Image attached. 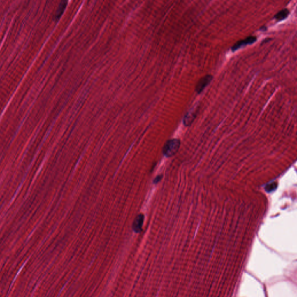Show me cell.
I'll use <instances>...</instances> for the list:
<instances>
[{
    "instance_id": "6da1fadb",
    "label": "cell",
    "mask_w": 297,
    "mask_h": 297,
    "mask_svg": "<svg viewBox=\"0 0 297 297\" xmlns=\"http://www.w3.org/2000/svg\"><path fill=\"white\" fill-rule=\"evenodd\" d=\"M180 142L178 139H173L168 140L163 147V154L168 157L175 155L178 151Z\"/></svg>"
},
{
    "instance_id": "7a4b0ae2",
    "label": "cell",
    "mask_w": 297,
    "mask_h": 297,
    "mask_svg": "<svg viewBox=\"0 0 297 297\" xmlns=\"http://www.w3.org/2000/svg\"><path fill=\"white\" fill-rule=\"evenodd\" d=\"M213 79V76L211 74H207L203 77L201 78L197 82L196 87L195 91L198 94H201L203 91L210 84V83L212 81Z\"/></svg>"
},
{
    "instance_id": "3957f363",
    "label": "cell",
    "mask_w": 297,
    "mask_h": 297,
    "mask_svg": "<svg viewBox=\"0 0 297 297\" xmlns=\"http://www.w3.org/2000/svg\"><path fill=\"white\" fill-rule=\"evenodd\" d=\"M257 40V37L255 36H249L247 38L240 40L238 42H236L233 46L232 47V51L233 52H235L238 50L240 49L241 48H242L245 46H247L248 45L252 44L254 43H255Z\"/></svg>"
},
{
    "instance_id": "277c9868",
    "label": "cell",
    "mask_w": 297,
    "mask_h": 297,
    "mask_svg": "<svg viewBox=\"0 0 297 297\" xmlns=\"http://www.w3.org/2000/svg\"><path fill=\"white\" fill-rule=\"evenodd\" d=\"M198 108L199 107L198 106H195L186 113V115L184 117L183 121L184 126H187L191 125V124L193 123L194 119H196L197 116Z\"/></svg>"
},
{
    "instance_id": "5b68a950",
    "label": "cell",
    "mask_w": 297,
    "mask_h": 297,
    "mask_svg": "<svg viewBox=\"0 0 297 297\" xmlns=\"http://www.w3.org/2000/svg\"><path fill=\"white\" fill-rule=\"evenodd\" d=\"M143 222H144V215L143 214L138 215L135 218L132 224V228L134 232H135L136 233H139L142 231Z\"/></svg>"
},
{
    "instance_id": "8992f818",
    "label": "cell",
    "mask_w": 297,
    "mask_h": 297,
    "mask_svg": "<svg viewBox=\"0 0 297 297\" xmlns=\"http://www.w3.org/2000/svg\"><path fill=\"white\" fill-rule=\"evenodd\" d=\"M290 11L287 9H283L277 12L274 16V19L277 21H282L286 19L289 15Z\"/></svg>"
},
{
    "instance_id": "52a82bcc",
    "label": "cell",
    "mask_w": 297,
    "mask_h": 297,
    "mask_svg": "<svg viewBox=\"0 0 297 297\" xmlns=\"http://www.w3.org/2000/svg\"><path fill=\"white\" fill-rule=\"evenodd\" d=\"M67 1H62L61 2V3H60L59 6L58 8V10H57V12L55 13V19L58 20L60 18V17L61 16L62 13H63L66 7V5H67Z\"/></svg>"
},
{
    "instance_id": "ba28073f",
    "label": "cell",
    "mask_w": 297,
    "mask_h": 297,
    "mask_svg": "<svg viewBox=\"0 0 297 297\" xmlns=\"http://www.w3.org/2000/svg\"><path fill=\"white\" fill-rule=\"evenodd\" d=\"M277 187V183L276 182H272L267 184L265 187V190L268 193H271L275 190Z\"/></svg>"
},
{
    "instance_id": "9c48e42d",
    "label": "cell",
    "mask_w": 297,
    "mask_h": 297,
    "mask_svg": "<svg viewBox=\"0 0 297 297\" xmlns=\"http://www.w3.org/2000/svg\"><path fill=\"white\" fill-rule=\"evenodd\" d=\"M162 177H163L162 175H159V176H157V177L155 178V179H154V183H158V182H159V181L161 179V178H162Z\"/></svg>"
},
{
    "instance_id": "30bf717a",
    "label": "cell",
    "mask_w": 297,
    "mask_h": 297,
    "mask_svg": "<svg viewBox=\"0 0 297 297\" xmlns=\"http://www.w3.org/2000/svg\"><path fill=\"white\" fill-rule=\"evenodd\" d=\"M266 29H266V27H261V29H260V30H261V31H264L265 30H266Z\"/></svg>"
}]
</instances>
